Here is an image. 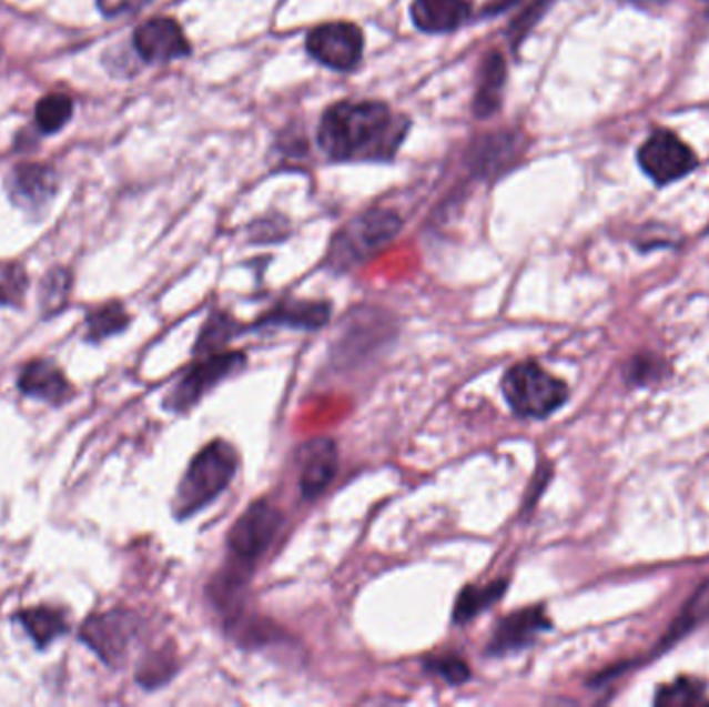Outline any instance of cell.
<instances>
[{
	"label": "cell",
	"instance_id": "4fadbf2b",
	"mask_svg": "<svg viewBox=\"0 0 709 707\" xmlns=\"http://www.w3.org/2000/svg\"><path fill=\"white\" fill-rule=\"evenodd\" d=\"M4 189L19 210L40 214L59 193V174L42 164H19L7 176Z\"/></svg>",
	"mask_w": 709,
	"mask_h": 707
},
{
	"label": "cell",
	"instance_id": "4dcf8cb0",
	"mask_svg": "<svg viewBox=\"0 0 709 707\" xmlns=\"http://www.w3.org/2000/svg\"><path fill=\"white\" fill-rule=\"evenodd\" d=\"M656 360H651V357H637V360H632L630 363V380H635V382H639V384H646L649 377L658 376L660 372L658 370H651V365H654Z\"/></svg>",
	"mask_w": 709,
	"mask_h": 707
},
{
	"label": "cell",
	"instance_id": "52a82bcc",
	"mask_svg": "<svg viewBox=\"0 0 709 707\" xmlns=\"http://www.w3.org/2000/svg\"><path fill=\"white\" fill-rule=\"evenodd\" d=\"M394 324L376 307H357L345 317L341 334L332 345V360L341 367H357L391 341Z\"/></svg>",
	"mask_w": 709,
	"mask_h": 707
},
{
	"label": "cell",
	"instance_id": "7402d4cb",
	"mask_svg": "<svg viewBox=\"0 0 709 707\" xmlns=\"http://www.w3.org/2000/svg\"><path fill=\"white\" fill-rule=\"evenodd\" d=\"M131 322V315L126 314L125 305L119 301L104 303L94 307L85 317V341L102 343L111 336H117L126 331Z\"/></svg>",
	"mask_w": 709,
	"mask_h": 707
},
{
	"label": "cell",
	"instance_id": "603a6c76",
	"mask_svg": "<svg viewBox=\"0 0 709 707\" xmlns=\"http://www.w3.org/2000/svg\"><path fill=\"white\" fill-rule=\"evenodd\" d=\"M71 272L64 267L50 270L40 284V307L44 317L59 314L67 303L71 291Z\"/></svg>",
	"mask_w": 709,
	"mask_h": 707
},
{
	"label": "cell",
	"instance_id": "8992f818",
	"mask_svg": "<svg viewBox=\"0 0 709 707\" xmlns=\"http://www.w3.org/2000/svg\"><path fill=\"white\" fill-rule=\"evenodd\" d=\"M283 525L284 515L274 504L266 498L253 501L226 534V548L233 563L253 570V565L270 551Z\"/></svg>",
	"mask_w": 709,
	"mask_h": 707
},
{
	"label": "cell",
	"instance_id": "6da1fadb",
	"mask_svg": "<svg viewBox=\"0 0 709 707\" xmlns=\"http://www.w3.org/2000/svg\"><path fill=\"white\" fill-rule=\"evenodd\" d=\"M405 133L407 121L382 102H338L324 112L317 142L332 160H388Z\"/></svg>",
	"mask_w": 709,
	"mask_h": 707
},
{
	"label": "cell",
	"instance_id": "5b68a950",
	"mask_svg": "<svg viewBox=\"0 0 709 707\" xmlns=\"http://www.w3.org/2000/svg\"><path fill=\"white\" fill-rule=\"evenodd\" d=\"M247 365V355L243 351H222L214 355L193 357L190 367L179 376L164 396V410L185 413L195 407L205 394L214 391L224 380L236 376Z\"/></svg>",
	"mask_w": 709,
	"mask_h": 707
},
{
	"label": "cell",
	"instance_id": "7a4b0ae2",
	"mask_svg": "<svg viewBox=\"0 0 709 707\" xmlns=\"http://www.w3.org/2000/svg\"><path fill=\"white\" fill-rule=\"evenodd\" d=\"M239 472V453L231 442L205 444L193 456L183 473L173 498V515L179 521L191 519L214 503L233 484Z\"/></svg>",
	"mask_w": 709,
	"mask_h": 707
},
{
	"label": "cell",
	"instance_id": "8fae6325",
	"mask_svg": "<svg viewBox=\"0 0 709 707\" xmlns=\"http://www.w3.org/2000/svg\"><path fill=\"white\" fill-rule=\"evenodd\" d=\"M307 52L328 69L348 71L362 61V30L343 21L317 26L307 36Z\"/></svg>",
	"mask_w": 709,
	"mask_h": 707
},
{
	"label": "cell",
	"instance_id": "e0dca14e",
	"mask_svg": "<svg viewBox=\"0 0 709 707\" xmlns=\"http://www.w3.org/2000/svg\"><path fill=\"white\" fill-rule=\"evenodd\" d=\"M411 17L422 32H455L469 17V4L467 0H413Z\"/></svg>",
	"mask_w": 709,
	"mask_h": 707
},
{
	"label": "cell",
	"instance_id": "277c9868",
	"mask_svg": "<svg viewBox=\"0 0 709 707\" xmlns=\"http://www.w3.org/2000/svg\"><path fill=\"white\" fill-rule=\"evenodd\" d=\"M403 221L393 210H369L336 233L331 252L326 255V267L334 274H343L362 266L372 255L382 252L394 236L401 233Z\"/></svg>",
	"mask_w": 709,
	"mask_h": 707
},
{
	"label": "cell",
	"instance_id": "83f0119b",
	"mask_svg": "<svg viewBox=\"0 0 709 707\" xmlns=\"http://www.w3.org/2000/svg\"><path fill=\"white\" fill-rule=\"evenodd\" d=\"M28 289V274L21 266H9L0 276V305H21Z\"/></svg>",
	"mask_w": 709,
	"mask_h": 707
},
{
	"label": "cell",
	"instance_id": "9a60e30c",
	"mask_svg": "<svg viewBox=\"0 0 709 707\" xmlns=\"http://www.w3.org/2000/svg\"><path fill=\"white\" fill-rule=\"evenodd\" d=\"M301 498L312 503L320 498L338 472V446L332 438L305 442L297 455Z\"/></svg>",
	"mask_w": 709,
	"mask_h": 707
},
{
	"label": "cell",
	"instance_id": "cb8c5ba5",
	"mask_svg": "<svg viewBox=\"0 0 709 707\" xmlns=\"http://www.w3.org/2000/svg\"><path fill=\"white\" fill-rule=\"evenodd\" d=\"M71 114H73V102L69 95L48 94L36 107V123L44 133L52 135L69 123Z\"/></svg>",
	"mask_w": 709,
	"mask_h": 707
},
{
	"label": "cell",
	"instance_id": "ac0fdd59",
	"mask_svg": "<svg viewBox=\"0 0 709 707\" xmlns=\"http://www.w3.org/2000/svg\"><path fill=\"white\" fill-rule=\"evenodd\" d=\"M506 63L500 52H489L479 71L477 92L473 98V111L477 117L486 119L500 109L503 90H505Z\"/></svg>",
	"mask_w": 709,
	"mask_h": 707
},
{
	"label": "cell",
	"instance_id": "30bf717a",
	"mask_svg": "<svg viewBox=\"0 0 709 707\" xmlns=\"http://www.w3.org/2000/svg\"><path fill=\"white\" fill-rule=\"evenodd\" d=\"M551 629V620L544 606H529L506 614L492 629L486 645L489 658H505L536 644L541 633Z\"/></svg>",
	"mask_w": 709,
	"mask_h": 707
},
{
	"label": "cell",
	"instance_id": "5bb4252c",
	"mask_svg": "<svg viewBox=\"0 0 709 707\" xmlns=\"http://www.w3.org/2000/svg\"><path fill=\"white\" fill-rule=\"evenodd\" d=\"M133 48L145 63H169L191 52L181 26L169 17H156L142 23L133 33Z\"/></svg>",
	"mask_w": 709,
	"mask_h": 707
},
{
	"label": "cell",
	"instance_id": "484cf974",
	"mask_svg": "<svg viewBox=\"0 0 709 707\" xmlns=\"http://www.w3.org/2000/svg\"><path fill=\"white\" fill-rule=\"evenodd\" d=\"M424 670L427 675L438 676L446 685L450 687H460L465 683L472 680V668L469 664L453 656V654H442V656H432L424 661Z\"/></svg>",
	"mask_w": 709,
	"mask_h": 707
},
{
	"label": "cell",
	"instance_id": "ffe728a7",
	"mask_svg": "<svg viewBox=\"0 0 709 707\" xmlns=\"http://www.w3.org/2000/svg\"><path fill=\"white\" fill-rule=\"evenodd\" d=\"M508 589V579H496L488 585H467L460 589L457 602L453 606V625L465 627L469 620L496 606Z\"/></svg>",
	"mask_w": 709,
	"mask_h": 707
},
{
	"label": "cell",
	"instance_id": "9c48e42d",
	"mask_svg": "<svg viewBox=\"0 0 709 707\" xmlns=\"http://www.w3.org/2000/svg\"><path fill=\"white\" fill-rule=\"evenodd\" d=\"M637 160L644 173L658 185H668L677 179H682L697 166L693 150L670 131L654 133L639 148Z\"/></svg>",
	"mask_w": 709,
	"mask_h": 707
},
{
	"label": "cell",
	"instance_id": "7c38bea8",
	"mask_svg": "<svg viewBox=\"0 0 709 707\" xmlns=\"http://www.w3.org/2000/svg\"><path fill=\"white\" fill-rule=\"evenodd\" d=\"M332 317V305L328 301L314 299H283L272 305L269 312L253 320L245 332L288 331L314 332L324 329Z\"/></svg>",
	"mask_w": 709,
	"mask_h": 707
},
{
	"label": "cell",
	"instance_id": "4316f807",
	"mask_svg": "<svg viewBox=\"0 0 709 707\" xmlns=\"http://www.w3.org/2000/svg\"><path fill=\"white\" fill-rule=\"evenodd\" d=\"M703 697V689L699 683H695L691 678H680L675 685L664 687L656 697V704L662 706H691L697 704Z\"/></svg>",
	"mask_w": 709,
	"mask_h": 707
},
{
	"label": "cell",
	"instance_id": "f1b7e54d",
	"mask_svg": "<svg viewBox=\"0 0 709 707\" xmlns=\"http://www.w3.org/2000/svg\"><path fill=\"white\" fill-rule=\"evenodd\" d=\"M98 9L104 17L133 16L148 7L152 0H95Z\"/></svg>",
	"mask_w": 709,
	"mask_h": 707
},
{
	"label": "cell",
	"instance_id": "f546056e",
	"mask_svg": "<svg viewBox=\"0 0 709 707\" xmlns=\"http://www.w3.org/2000/svg\"><path fill=\"white\" fill-rule=\"evenodd\" d=\"M548 9V0H537L534 7H529L523 17H519V21H515L513 26V33H515V40H520L527 30L536 23L537 19L541 17V13Z\"/></svg>",
	"mask_w": 709,
	"mask_h": 707
},
{
	"label": "cell",
	"instance_id": "d6986e66",
	"mask_svg": "<svg viewBox=\"0 0 709 707\" xmlns=\"http://www.w3.org/2000/svg\"><path fill=\"white\" fill-rule=\"evenodd\" d=\"M17 623L30 635L38 649H47L69 633L67 614L52 606H36L16 616Z\"/></svg>",
	"mask_w": 709,
	"mask_h": 707
},
{
	"label": "cell",
	"instance_id": "3957f363",
	"mask_svg": "<svg viewBox=\"0 0 709 707\" xmlns=\"http://www.w3.org/2000/svg\"><path fill=\"white\" fill-rule=\"evenodd\" d=\"M500 388L506 405L520 420H546L568 401L567 382L551 376L536 362H520L508 367Z\"/></svg>",
	"mask_w": 709,
	"mask_h": 707
},
{
	"label": "cell",
	"instance_id": "44dd1931",
	"mask_svg": "<svg viewBox=\"0 0 709 707\" xmlns=\"http://www.w3.org/2000/svg\"><path fill=\"white\" fill-rule=\"evenodd\" d=\"M239 334H245V326H241L239 320H235L229 312H221V310L212 312L207 315L202 331L197 334V341L193 346V357L214 355V353L226 351L229 343Z\"/></svg>",
	"mask_w": 709,
	"mask_h": 707
},
{
	"label": "cell",
	"instance_id": "ba28073f",
	"mask_svg": "<svg viewBox=\"0 0 709 707\" xmlns=\"http://www.w3.org/2000/svg\"><path fill=\"white\" fill-rule=\"evenodd\" d=\"M140 629L142 620L138 614L111 610L88 618L79 630V639L98 654L100 660L117 668L125 661L129 647L140 635Z\"/></svg>",
	"mask_w": 709,
	"mask_h": 707
},
{
	"label": "cell",
	"instance_id": "2e32d148",
	"mask_svg": "<svg viewBox=\"0 0 709 707\" xmlns=\"http://www.w3.org/2000/svg\"><path fill=\"white\" fill-rule=\"evenodd\" d=\"M19 391L26 396L44 401L48 405H64L73 396V386L64 377L63 370L50 360L30 362L19 374Z\"/></svg>",
	"mask_w": 709,
	"mask_h": 707
},
{
	"label": "cell",
	"instance_id": "d4e9b609",
	"mask_svg": "<svg viewBox=\"0 0 709 707\" xmlns=\"http://www.w3.org/2000/svg\"><path fill=\"white\" fill-rule=\"evenodd\" d=\"M174 673H176V658L171 652L160 649L142 661V666L138 668V683L145 689H156L166 685Z\"/></svg>",
	"mask_w": 709,
	"mask_h": 707
}]
</instances>
